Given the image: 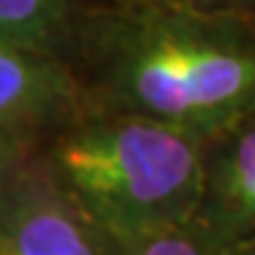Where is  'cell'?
I'll return each mask as SVG.
<instances>
[{"instance_id":"6da1fadb","label":"cell","mask_w":255,"mask_h":255,"mask_svg":"<svg viewBox=\"0 0 255 255\" xmlns=\"http://www.w3.org/2000/svg\"><path fill=\"white\" fill-rule=\"evenodd\" d=\"M57 170L81 208L126 244L168 232L201 184L189 139L156 119L104 123L66 137Z\"/></svg>"},{"instance_id":"7a4b0ae2","label":"cell","mask_w":255,"mask_h":255,"mask_svg":"<svg viewBox=\"0 0 255 255\" xmlns=\"http://www.w3.org/2000/svg\"><path fill=\"white\" fill-rule=\"evenodd\" d=\"M119 90L161 121L213 119L255 95V57L189 33L158 31L126 50Z\"/></svg>"},{"instance_id":"3957f363","label":"cell","mask_w":255,"mask_h":255,"mask_svg":"<svg viewBox=\"0 0 255 255\" xmlns=\"http://www.w3.org/2000/svg\"><path fill=\"white\" fill-rule=\"evenodd\" d=\"M0 255H97L81 220L38 184L0 191Z\"/></svg>"},{"instance_id":"277c9868","label":"cell","mask_w":255,"mask_h":255,"mask_svg":"<svg viewBox=\"0 0 255 255\" xmlns=\"http://www.w3.org/2000/svg\"><path fill=\"white\" fill-rule=\"evenodd\" d=\"M66 78L38 52L0 43V123L55 111L66 97Z\"/></svg>"},{"instance_id":"5b68a950","label":"cell","mask_w":255,"mask_h":255,"mask_svg":"<svg viewBox=\"0 0 255 255\" xmlns=\"http://www.w3.org/2000/svg\"><path fill=\"white\" fill-rule=\"evenodd\" d=\"M66 24L64 0H0V43L40 52Z\"/></svg>"},{"instance_id":"8992f818","label":"cell","mask_w":255,"mask_h":255,"mask_svg":"<svg viewBox=\"0 0 255 255\" xmlns=\"http://www.w3.org/2000/svg\"><path fill=\"white\" fill-rule=\"evenodd\" d=\"M229 191L241 208L255 213V130L239 139L229 165Z\"/></svg>"},{"instance_id":"52a82bcc","label":"cell","mask_w":255,"mask_h":255,"mask_svg":"<svg viewBox=\"0 0 255 255\" xmlns=\"http://www.w3.org/2000/svg\"><path fill=\"white\" fill-rule=\"evenodd\" d=\"M123 255H201V251L189 239L163 232V234L132 241Z\"/></svg>"},{"instance_id":"ba28073f","label":"cell","mask_w":255,"mask_h":255,"mask_svg":"<svg viewBox=\"0 0 255 255\" xmlns=\"http://www.w3.org/2000/svg\"><path fill=\"white\" fill-rule=\"evenodd\" d=\"M14 146L17 144H14L12 135L5 130V123H0V177L7 173L12 163H14V154H17Z\"/></svg>"}]
</instances>
